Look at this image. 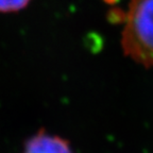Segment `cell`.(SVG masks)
<instances>
[{
	"instance_id": "1",
	"label": "cell",
	"mask_w": 153,
	"mask_h": 153,
	"mask_svg": "<svg viewBox=\"0 0 153 153\" xmlns=\"http://www.w3.org/2000/svg\"><path fill=\"white\" fill-rule=\"evenodd\" d=\"M122 51L137 64L153 67V0H130L123 14Z\"/></svg>"
},
{
	"instance_id": "2",
	"label": "cell",
	"mask_w": 153,
	"mask_h": 153,
	"mask_svg": "<svg viewBox=\"0 0 153 153\" xmlns=\"http://www.w3.org/2000/svg\"><path fill=\"white\" fill-rule=\"evenodd\" d=\"M22 153H74L68 140L39 130L27 139Z\"/></svg>"
},
{
	"instance_id": "3",
	"label": "cell",
	"mask_w": 153,
	"mask_h": 153,
	"mask_svg": "<svg viewBox=\"0 0 153 153\" xmlns=\"http://www.w3.org/2000/svg\"><path fill=\"white\" fill-rule=\"evenodd\" d=\"M31 0H0V12L12 13L25 9Z\"/></svg>"
}]
</instances>
